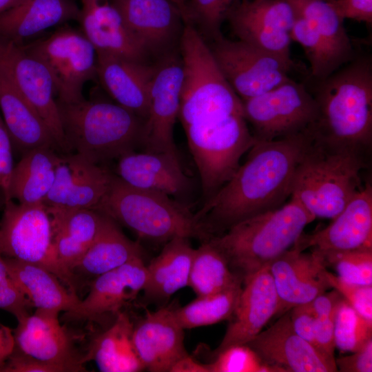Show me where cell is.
Listing matches in <instances>:
<instances>
[{"instance_id":"e0dca14e","label":"cell","mask_w":372,"mask_h":372,"mask_svg":"<svg viewBox=\"0 0 372 372\" xmlns=\"http://www.w3.org/2000/svg\"><path fill=\"white\" fill-rule=\"evenodd\" d=\"M146 280L143 257L133 259L94 279L87 296L72 310L64 312V318L96 322L110 315L116 317L123 307L143 291Z\"/></svg>"},{"instance_id":"7402d4cb","label":"cell","mask_w":372,"mask_h":372,"mask_svg":"<svg viewBox=\"0 0 372 372\" xmlns=\"http://www.w3.org/2000/svg\"><path fill=\"white\" fill-rule=\"evenodd\" d=\"M278 305L276 289L267 266L243 282L236 307L221 342L212 353L213 358L231 346L251 340L276 315Z\"/></svg>"},{"instance_id":"f6af8a7d","label":"cell","mask_w":372,"mask_h":372,"mask_svg":"<svg viewBox=\"0 0 372 372\" xmlns=\"http://www.w3.org/2000/svg\"><path fill=\"white\" fill-rule=\"evenodd\" d=\"M330 288L336 290L361 316L372 320V285L351 283L326 271Z\"/></svg>"},{"instance_id":"11a10c76","label":"cell","mask_w":372,"mask_h":372,"mask_svg":"<svg viewBox=\"0 0 372 372\" xmlns=\"http://www.w3.org/2000/svg\"><path fill=\"white\" fill-rule=\"evenodd\" d=\"M24 1L25 0H0V13L20 4Z\"/></svg>"},{"instance_id":"836d02e7","label":"cell","mask_w":372,"mask_h":372,"mask_svg":"<svg viewBox=\"0 0 372 372\" xmlns=\"http://www.w3.org/2000/svg\"><path fill=\"white\" fill-rule=\"evenodd\" d=\"M53 147L43 146L23 154L10 178V199L23 204L43 203L51 190L60 159Z\"/></svg>"},{"instance_id":"ffe728a7","label":"cell","mask_w":372,"mask_h":372,"mask_svg":"<svg viewBox=\"0 0 372 372\" xmlns=\"http://www.w3.org/2000/svg\"><path fill=\"white\" fill-rule=\"evenodd\" d=\"M114 174L81 156H60L54 185L43 201L48 207L95 209L107 193Z\"/></svg>"},{"instance_id":"ab89813d","label":"cell","mask_w":372,"mask_h":372,"mask_svg":"<svg viewBox=\"0 0 372 372\" xmlns=\"http://www.w3.org/2000/svg\"><path fill=\"white\" fill-rule=\"evenodd\" d=\"M289 34L291 41L302 47L313 81L322 80L338 70L327 46L306 19L298 16Z\"/></svg>"},{"instance_id":"7c38bea8","label":"cell","mask_w":372,"mask_h":372,"mask_svg":"<svg viewBox=\"0 0 372 372\" xmlns=\"http://www.w3.org/2000/svg\"><path fill=\"white\" fill-rule=\"evenodd\" d=\"M210 49L225 79L243 101L262 94L291 78L295 63L242 41L223 37Z\"/></svg>"},{"instance_id":"603a6c76","label":"cell","mask_w":372,"mask_h":372,"mask_svg":"<svg viewBox=\"0 0 372 372\" xmlns=\"http://www.w3.org/2000/svg\"><path fill=\"white\" fill-rule=\"evenodd\" d=\"M79 22L96 56L146 62L149 53L127 28L111 0H81Z\"/></svg>"},{"instance_id":"1f68e13d","label":"cell","mask_w":372,"mask_h":372,"mask_svg":"<svg viewBox=\"0 0 372 372\" xmlns=\"http://www.w3.org/2000/svg\"><path fill=\"white\" fill-rule=\"evenodd\" d=\"M194 250L187 238L176 237L166 242L161 253L146 265L143 290L146 299L163 301L188 286Z\"/></svg>"},{"instance_id":"3957f363","label":"cell","mask_w":372,"mask_h":372,"mask_svg":"<svg viewBox=\"0 0 372 372\" xmlns=\"http://www.w3.org/2000/svg\"><path fill=\"white\" fill-rule=\"evenodd\" d=\"M369 153L310 136L296 169L291 196L316 218L333 219L362 187Z\"/></svg>"},{"instance_id":"d590c367","label":"cell","mask_w":372,"mask_h":372,"mask_svg":"<svg viewBox=\"0 0 372 372\" xmlns=\"http://www.w3.org/2000/svg\"><path fill=\"white\" fill-rule=\"evenodd\" d=\"M243 285L242 279L230 269L222 253L210 241L195 249L188 286L197 296L220 292Z\"/></svg>"},{"instance_id":"b9f144b4","label":"cell","mask_w":372,"mask_h":372,"mask_svg":"<svg viewBox=\"0 0 372 372\" xmlns=\"http://www.w3.org/2000/svg\"><path fill=\"white\" fill-rule=\"evenodd\" d=\"M178 6L183 21L196 23L207 37L213 41L224 37L221 26L228 8L223 0H189L188 4Z\"/></svg>"},{"instance_id":"6da1fadb","label":"cell","mask_w":372,"mask_h":372,"mask_svg":"<svg viewBox=\"0 0 372 372\" xmlns=\"http://www.w3.org/2000/svg\"><path fill=\"white\" fill-rule=\"evenodd\" d=\"M309 136L308 129L280 139L256 141L244 164L195 214L207 231L220 235L240 221L283 205L291 196Z\"/></svg>"},{"instance_id":"f5cc1de1","label":"cell","mask_w":372,"mask_h":372,"mask_svg":"<svg viewBox=\"0 0 372 372\" xmlns=\"http://www.w3.org/2000/svg\"><path fill=\"white\" fill-rule=\"evenodd\" d=\"M13 330L0 323V372L14 349Z\"/></svg>"},{"instance_id":"5bb4252c","label":"cell","mask_w":372,"mask_h":372,"mask_svg":"<svg viewBox=\"0 0 372 372\" xmlns=\"http://www.w3.org/2000/svg\"><path fill=\"white\" fill-rule=\"evenodd\" d=\"M163 58L157 64L150 87L141 148L179 158L173 132L180 110L183 65L181 59L174 54Z\"/></svg>"},{"instance_id":"4dcf8cb0","label":"cell","mask_w":372,"mask_h":372,"mask_svg":"<svg viewBox=\"0 0 372 372\" xmlns=\"http://www.w3.org/2000/svg\"><path fill=\"white\" fill-rule=\"evenodd\" d=\"M4 258L10 276L32 307L68 312L79 302L81 299L77 294L50 271L14 258Z\"/></svg>"},{"instance_id":"f907efd6","label":"cell","mask_w":372,"mask_h":372,"mask_svg":"<svg viewBox=\"0 0 372 372\" xmlns=\"http://www.w3.org/2000/svg\"><path fill=\"white\" fill-rule=\"evenodd\" d=\"M328 2L342 20L349 19L371 25L372 0H330Z\"/></svg>"},{"instance_id":"52a82bcc","label":"cell","mask_w":372,"mask_h":372,"mask_svg":"<svg viewBox=\"0 0 372 372\" xmlns=\"http://www.w3.org/2000/svg\"><path fill=\"white\" fill-rule=\"evenodd\" d=\"M183 22L180 37L183 74L178 114L183 127L231 114L243 115L242 101L223 76L209 45L192 23Z\"/></svg>"},{"instance_id":"8992f818","label":"cell","mask_w":372,"mask_h":372,"mask_svg":"<svg viewBox=\"0 0 372 372\" xmlns=\"http://www.w3.org/2000/svg\"><path fill=\"white\" fill-rule=\"evenodd\" d=\"M95 209L141 239L166 242L184 237L204 242L212 238L185 204L165 194L131 186L116 174Z\"/></svg>"},{"instance_id":"e575fe53","label":"cell","mask_w":372,"mask_h":372,"mask_svg":"<svg viewBox=\"0 0 372 372\" xmlns=\"http://www.w3.org/2000/svg\"><path fill=\"white\" fill-rule=\"evenodd\" d=\"M297 14L306 19L327 46L339 69L357 54L343 21L325 0H289Z\"/></svg>"},{"instance_id":"7dc6e473","label":"cell","mask_w":372,"mask_h":372,"mask_svg":"<svg viewBox=\"0 0 372 372\" xmlns=\"http://www.w3.org/2000/svg\"><path fill=\"white\" fill-rule=\"evenodd\" d=\"M12 141L0 116V196L3 205L10 200L8 189L14 168Z\"/></svg>"},{"instance_id":"8d00e7d4","label":"cell","mask_w":372,"mask_h":372,"mask_svg":"<svg viewBox=\"0 0 372 372\" xmlns=\"http://www.w3.org/2000/svg\"><path fill=\"white\" fill-rule=\"evenodd\" d=\"M298 14L289 0H238L227 10L229 25L241 24L290 33Z\"/></svg>"},{"instance_id":"cb8c5ba5","label":"cell","mask_w":372,"mask_h":372,"mask_svg":"<svg viewBox=\"0 0 372 372\" xmlns=\"http://www.w3.org/2000/svg\"><path fill=\"white\" fill-rule=\"evenodd\" d=\"M184 330L170 307L148 311L134 325L133 343L145 369L170 371L178 360L187 356Z\"/></svg>"},{"instance_id":"83f0119b","label":"cell","mask_w":372,"mask_h":372,"mask_svg":"<svg viewBox=\"0 0 372 372\" xmlns=\"http://www.w3.org/2000/svg\"><path fill=\"white\" fill-rule=\"evenodd\" d=\"M46 208L51 217L56 258L72 276L73 268L97 236L103 214L94 209Z\"/></svg>"},{"instance_id":"4fadbf2b","label":"cell","mask_w":372,"mask_h":372,"mask_svg":"<svg viewBox=\"0 0 372 372\" xmlns=\"http://www.w3.org/2000/svg\"><path fill=\"white\" fill-rule=\"evenodd\" d=\"M0 67L45 123L59 150L69 154L54 85L45 66L30 54L23 44L0 35Z\"/></svg>"},{"instance_id":"277c9868","label":"cell","mask_w":372,"mask_h":372,"mask_svg":"<svg viewBox=\"0 0 372 372\" xmlns=\"http://www.w3.org/2000/svg\"><path fill=\"white\" fill-rule=\"evenodd\" d=\"M315 219L291 196L281 207L240 221L209 240L244 282L291 249Z\"/></svg>"},{"instance_id":"74e56055","label":"cell","mask_w":372,"mask_h":372,"mask_svg":"<svg viewBox=\"0 0 372 372\" xmlns=\"http://www.w3.org/2000/svg\"><path fill=\"white\" fill-rule=\"evenodd\" d=\"M242 285L197 296L184 307L173 308L176 321L182 328L187 329L228 320L236 307Z\"/></svg>"},{"instance_id":"5b68a950","label":"cell","mask_w":372,"mask_h":372,"mask_svg":"<svg viewBox=\"0 0 372 372\" xmlns=\"http://www.w3.org/2000/svg\"><path fill=\"white\" fill-rule=\"evenodd\" d=\"M56 103L70 153L99 165L141 147L145 120L120 105L85 99Z\"/></svg>"},{"instance_id":"ee69618b","label":"cell","mask_w":372,"mask_h":372,"mask_svg":"<svg viewBox=\"0 0 372 372\" xmlns=\"http://www.w3.org/2000/svg\"><path fill=\"white\" fill-rule=\"evenodd\" d=\"M207 364L209 372H274L246 344L224 349Z\"/></svg>"},{"instance_id":"44dd1931","label":"cell","mask_w":372,"mask_h":372,"mask_svg":"<svg viewBox=\"0 0 372 372\" xmlns=\"http://www.w3.org/2000/svg\"><path fill=\"white\" fill-rule=\"evenodd\" d=\"M127 28L149 54H170L183 21L181 10L171 0H111Z\"/></svg>"},{"instance_id":"f35d334b","label":"cell","mask_w":372,"mask_h":372,"mask_svg":"<svg viewBox=\"0 0 372 372\" xmlns=\"http://www.w3.org/2000/svg\"><path fill=\"white\" fill-rule=\"evenodd\" d=\"M372 339V320L357 312L343 298L335 318V348L344 352H355Z\"/></svg>"},{"instance_id":"9c48e42d","label":"cell","mask_w":372,"mask_h":372,"mask_svg":"<svg viewBox=\"0 0 372 372\" xmlns=\"http://www.w3.org/2000/svg\"><path fill=\"white\" fill-rule=\"evenodd\" d=\"M0 251L6 257L45 268L77 293L74 278L56 258L51 217L43 203H17L12 199L5 203L0 221Z\"/></svg>"},{"instance_id":"2e32d148","label":"cell","mask_w":372,"mask_h":372,"mask_svg":"<svg viewBox=\"0 0 372 372\" xmlns=\"http://www.w3.org/2000/svg\"><path fill=\"white\" fill-rule=\"evenodd\" d=\"M56 311L36 309L17 320L13 330L14 349L30 358L86 371L84 355L78 352L69 330L60 323Z\"/></svg>"},{"instance_id":"c3c4849f","label":"cell","mask_w":372,"mask_h":372,"mask_svg":"<svg viewBox=\"0 0 372 372\" xmlns=\"http://www.w3.org/2000/svg\"><path fill=\"white\" fill-rule=\"evenodd\" d=\"M1 372H71L62 365L48 362L13 351Z\"/></svg>"},{"instance_id":"db71d44e","label":"cell","mask_w":372,"mask_h":372,"mask_svg":"<svg viewBox=\"0 0 372 372\" xmlns=\"http://www.w3.org/2000/svg\"><path fill=\"white\" fill-rule=\"evenodd\" d=\"M170 372H209V369L208 364L200 363L187 355L178 360Z\"/></svg>"},{"instance_id":"4316f807","label":"cell","mask_w":372,"mask_h":372,"mask_svg":"<svg viewBox=\"0 0 372 372\" xmlns=\"http://www.w3.org/2000/svg\"><path fill=\"white\" fill-rule=\"evenodd\" d=\"M80 14L74 0H25L0 13V35L25 44L50 28L79 21Z\"/></svg>"},{"instance_id":"d6a6232c","label":"cell","mask_w":372,"mask_h":372,"mask_svg":"<svg viewBox=\"0 0 372 372\" xmlns=\"http://www.w3.org/2000/svg\"><path fill=\"white\" fill-rule=\"evenodd\" d=\"M134 324L120 311L112 324L90 342L83 361L92 360L102 372H137L145 369L135 350Z\"/></svg>"},{"instance_id":"7bdbcfd3","label":"cell","mask_w":372,"mask_h":372,"mask_svg":"<svg viewBox=\"0 0 372 372\" xmlns=\"http://www.w3.org/2000/svg\"><path fill=\"white\" fill-rule=\"evenodd\" d=\"M342 296L335 289L318 296L311 304L316 313V339L320 349L334 356L335 318Z\"/></svg>"},{"instance_id":"681fc988","label":"cell","mask_w":372,"mask_h":372,"mask_svg":"<svg viewBox=\"0 0 372 372\" xmlns=\"http://www.w3.org/2000/svg\"><path fill=\"white\" fill-rule=\"evenodd\" d=\"M289 315L294 331L299 336L318 348L316 339V316L311 302L291 308L289 310Z\"/></svg>"},{"instance_id":"60d3db41","label":"cell","mask_w":372,"mask_h":372,"mask_svg":"<svg viewBox=\"0 0 372 372\" xmlns=\"http://www.w3.org/2000/svg\"><path fill=\"white\" fill-rule=\"evenodd\" d=\"M317 254L324 266L333 268L341 279L351 283L372 285V249Z\"/></svg>"},{"instance_id":"9f6ffc18","label":"cell","mask_w":372,"mask_h":372,"mask_svg":"<svg viewBox=\"0 0 372 372\" xmlns=\"http://www.w3.org/2000/svg\"><path fill=\"white\" fill-rule=\"evenodd\" d=\"M227 8L229 9V7L234 3L238 0H223Z\"/></svg>"},{"instance_id":"816d5d0a","label":"cell","mask_w":372,"mask_h":372,"mask_svg":"<svg viewBox=\"0 0 372 372\" xmlns=\"http://www.w3.org/2000/svg\"><path fill=\"white\" fill-rule=\"evenodd\" d=\"M338 371L342 372L372 371V339L352 354L335 358Z\"/></svg>"},{"instance_id":"7a4b0ae2","label":"cell","mask_w":372,"mask_h":372,"mask_svg":"<svg viewBox=\"0 0 372 372\" xmlns=\"http://www.w3.org/2000/svg\"><path fill=\"white\" fill-rule=\"evenodd\" d=\"M311 92L318 118L311 127L320 138L358 147H372V59L357 55L327 78L314 81Z\"/></svg>"},{"instance_id":"ac0fdd59","label":"cell","mask_w":372,"mask_h":372,"mask_svg":"<svg viewBox=\"0 0 372 372\" xmlns=\"http://www.w3.org/2000/svg\"><path fill=\"white\" fill-rule=\"evenodd\" d=\"M295 245L323 254L372 249V186L366 182L325 228L302 234Z\"/></svg>"},{"instance_id":"484cf974","label":"cell","mask_w":372,"mask_h":372,"mask_svg":"<svg viewBox=\"0 0 372 372\" xmlns=\"http://www.w3.org/2000/svg\"><path fill=\"white\" fill-rule=\"evenodd\" d=\"M116 174L131 186L169 196H181L191 186L179 158L161 152L127 153L118 159Z\"/></svg>"},{"instance_id":"bcb514c9","label":"cell","mask_w":372,"mask_h":372,"mask_svg":"<svg viewBox=\"0 0 372 372\" xmlns=\"http://www.w3.org/2000/svg\"><path fill=\"white\" fill-rule=\"evenodd\" d=\"M30 308L29 301L10 276L0 251V309L10 313L19 320L30 314Z\"/></svg>"},{"instance_id":"f546056e","label":"cell","mask_w":372,"mask_h":372,"mask_svg":"<svg viewBox=\"0 0 372 372\" xmlns=\"http://www.w3.org/2000/svg\"><path fill=\"white\" fill-rule=\"evenodd\" d=\"M143 256L140 245L128 238L117 223L103 214L97 236L72 273L78 287L80 278L92 282L98 276Z\"/></svg>"},{"instance_id":"d6986e66","label":"cell","mask_w":372,"mask_h":372,"mask_svg":"<svg viewBox=\"0 0 372 372\" xmlns=\"http://www.w3.org/2000/svg\"><path fill=\"white\" fill-rule=\"evenodd\" d=\"M269 270L278 297L279 316L297 305L311 302L330 289L320 256L295 245L273 260Z\"/></svg>"},{"instance_id":"9a60e30c","label":"cell","mask_w":372,"mask_h":372,"mask_svg":"<svg viewBox=\"0 0 372 372\" xmlns=\"http://www.w3.org/2000/svg\"><path fill=\"white\" fill-rule=\"evenodd\" d=\"M246 344L274 372L338 371L334 356L317 348L294 331L289 311Z\"/></svg>"},{"instance_id":"f1b7e54d","label":"cell","mask_w":372,"mask_h":372,"mask_svg":"<svg viewBox=\"0 0 372 372\" xmlns=\"http://www.w3.org/2000/svg\"><path fill=\"white\" fill-rule=\"evenodd\" d=\"M0 109L12 145L23 154L43 146L59 149L45 123L1 67Z\"/></svg>"},{"instance_id":"ba28073f","label":"cell","mask_w":372,"mask_h":372,"mask_svg":"<svg viewBox=\"0 0 372 372\" xmlns=\"http://www.w3.org/2000/svg\"><path fill=\"white\" fill-rule=\"evenodd\" d=\"M184 129L206 200L234 175L256 140L242 114L202 121Z\"/></svg>"},{"instance_id":"30bf717a","label":"cell","mask_w":372,"mask_h":372,"mask_svg":"<svg viewBox=\"0 0 372 372\" xmlns=\"http://www.w3.org/2000/svg\"><path fill=\"white\" fill-rule=\"evenodd\" d=\"M23 45L48 70L58 101L71 103L85 99V84L96 78L97 57L81 30L65 23L50 34Z\"/></svg>"},{"instance_id":"680465c9","label":"cell","mask_w":372,"mask_h":372,"mask_svg":"<svg viewBox=\"0 0 372 372\" xmlns=\"http://www.w3.org/2000/svg\"><path fill=\"white\" fill-rule=\"evenodd\" d=\"M325 1H330V0H325Z\"/></svg>"},{"instance_id":"6f0895ef","label":"cell","mask_w":372,"mask_h":372,"mask_svg":"<svg viewBox=\"0 0 372 372\" xmlns=\"http://www.w3.org/2000/svg\"><path fill=\"white\" fill-rule=\"evenodd\" d=\"M184 0H175V1L178 3H180L183 1Z\"/></svg>"},{"instance_id":"8fae6325","label":"cell","mask_w":372,"mask_h":372,"mask_svg":"<svg viewBox=\"0 0 372 372\" xmlns=\"http://www.w3.org/2000/svg\"><path fill=\"white\" fill-rule=\"evenodd\" d=\"M243 115L256 141H270L305 132L316 123L318 106L307 86L290 79L259 96L243 100Z\"/></svg>"},{"instance_id":"d4e9b609","label":"cell","mask_w":372,"mask_h":372,"mask_svg":"<svg viewBox=\"0 0 372 372\" xmlns=\"http://www.w3.org/2000/svg\"><path fill=\"white\" fill-rule=\"evenodd\" d=\"M96 57V78L103 88L117 104L145 120L157 65L114 56Z\"/></svg>"}]
</instances>
